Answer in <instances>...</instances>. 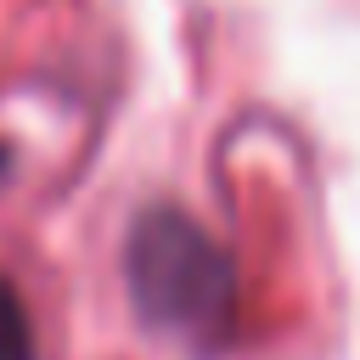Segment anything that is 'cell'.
Returning a JSON list of instances; mask_svg holds the SVG:
<instances>
[{
    "label": "cell",
    "instance_id": "2",
    "mask_svg": "<svg viewBox=\"0 0 360 360\" xmlns=\"http://www.w3.org/2000/svg\"><path fill=\"white\" fill-rule=\"evenodd\" d=\"M0 360H34V321L6 276H0Z\"/></svg>",
    "mask_w": 360,
    "mask_h": 360
},
{
    "label": "cell",
    "instance_id": "1",
    "mask_svg": "<svg viewBox=\"0 0 360 360\" xmlns=\"http://www.w3.org/2000/svg\"><path fill=\"white\" fill-rule=\"evenodd\" d=\"M124 281L135 315L180 349H225L236 332V264L225 242L186 208H146L124 236Z\"/></svg>",
    "mask_w": 360,
    "mask_h": 360
},
{
    "label": "cell",
    "instance_id": "3",
    "mask_svg": "<svg viewBox=\"0 0 360 360\" xmlns=\"http://www.w3.org/2000/svg\"><path fill=\"white\" fill-rule=\"evenodd\" d=\"M0 174H6V146H0Z\"/></svg>",
    "mask_w": 360,
    "mask_h": 360
}]
</instances>
